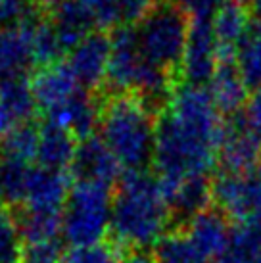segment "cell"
I'll return each instance as SVG.
<instances>
[{
	"label": "cell",
	"instance_id": "6da1fadb",
	"mask_svg": "<svg viewBox=\"0 0 261 263\" xmlns=\"http://www.w3.org/2000/svg\"><path fill=\"white\" fill-rule=\"evenodd\" d=\"M223 114L206 87H175L156 127L154 167L160 179L210 175L217 163Z\"/></svg>",
	"mask_w": 261,
	"mask_h": 263
},
{
	"label": "cell",
	"instance_id": "7a4b0ae2",
	"mask_svg": "<svg viewBox=\"0 0 261 263\" xmlns=\"http://www.w3.org/2000/svg\"><path fill=\"white\" fill-rule=\"evenodd\" d=\"M173 213L169 210L160 179L146 171H125L111 200L114 242L133 252L156 248L167 236Z\"/></svg>",
	"mask_w": 261,
	"mask_h": 263
},
{
	"label": "cell",
	"instance_id": "3957f363",
	"mask_svg": "<svg viewBox=\"0 0 261 263\" xmlns=\"http://www.w3.org/2000/svg\"><path fill=\"white\" fill-rule=\"evenodd\" d=\"M156 127L152 106L138 96L116 92L102 104L100 139L125 171H144L152 163Z\"/></svg>",
	"mask_w": 261,
	"mask_h": 263
},
{
	"label": "cell",
	"instance_id": "277c9868",
	"mask_svg": "<svg viewBox=\"0 0 261 263\" xmlns=\"http://www.w3.org/2000/svg\"><path fill=\"white\" fill-rule=\"evenodd\" d=\"M169 71L154 66L144 56L137 39L135 27L116 29L111 37L108 83L121 95H135L148 106L163 104L173 92V81Z\"/></svg>",
	"mask_w": 261,
	"mask_h": 263
},
{
	"label": "cell",
	"instance_id": "5b68a950",
	"mask_svg": "<svg viewBox=\"0 0 261 263\" xmlns=\"http://www.w3.org/2000/svg\"><path fill=\"white\" fill-rule=\"evenodd\" d=\"M111 200L109 186L75 181L62 210V238L69 246L104 240L111 227Z\"/></svg>",
	"mask_w": 261,
	"mask_h": 263
},
{
	"label": "cell",
	"instance_id": "8992f818",
	"mask_svg": "<svg viewBox=\"0 0 261 263\" xmlns=\"http://www.w3.org/2000/svg\"><path fill=\"white\" fill-rule=\"evenodd\" d=\"M137 39L154 66L175 73L181 69L189 43V15L177 4H158L137 23Z\"/></svg>",
	"mask_w": 261,
	"mask_h": 263
},
{
	"label": "cell",
	"instance_id": "52a82bcc",
	"mask_svg": "<svg viewBox=\"0 0 261 263\" xmlns=\"http://www.w3.org/2000/svg\"><path fill=\"white\" fill-rule=\"evenodd\" d=\"M213 202L238 225L261 223V163L248 173H221L213 181Z\"/></svg>",
	"mask_w": 261,
	"mask_h": 263
},
{
	"label": "cell",
	"instance_id": "ba28073f",
	"mask_svg": "<svg viewBox=\"0 0 261 263\" xmlns=\"http://www.w3.org/2000/svg\"><path fill=\"white\" fill-rule=\"evenodd\" d=\"M217 163L223 173H248L261 163V133L246 114H234L223 121Z\"/></svg>",
	"mask_w": 261,
	"mask_h": 263
},
{
	"label": "cell",
	"instance_id": "9c48e42d",
	"mask_svg": "<svg viewBox=\"0 0 261 263\" xmlns=\"http://www.w3.org/2000/svg\"><path fill=\"white\" fill-rule=\"evenodd\" d=\"M219 64H221V48L211 27V20L190 22L189 43L179 69L184 83L194 87L210 85Z\"/></svg>",
	"mask_w": 261,
	"mask_h": 263
},
{
	"label": "cell",
	"instance_id": "30bf717a",
	"mask_svg": "<svg viewBox=\"0 0 261 263\" xmlns=\"http://www.w3.org/2000/svg\"><path fill=\"white\" fill-rule=\"evenodd\" d=\"M111 39L100 31L90 33L67 52L65 67L85 90H96L108 81Z\"/></svg>",
	"mask_w": 261,
	"mask_h": 263
},
{
	"label": "cell",
	"instance_id": "8fae6325",
	"mask_svg": "<svg viewBox=\"0 0 261 263\" xmlns=\"http://www.w3.org/2000/svg\"><path fill=\"white\" fill-rule=\"evenodd\" d=\"M35 22L0 29V79L27 77L39 67L35 52Z\"/></svg>",
	"mask_w": 261,
	"mask_h": 263
},
{
	"label": "cell",
	"instance_id": "7c38bea8",
	"mask_svg": "<svg viewBox=\"0 0 261 263\" xmlns=\"http://www.w3.org/2000/svg\"><path fill=\"white\" fill-rule=\"evenodd\" d=\"M71 173L79 183H95L111 186L121 179V165L109 152L104 140L90 137L79 142L71 163Z\"/></svg>",
	"mask_w": 261,
	"mask_h": 263
},
{
	"label": "cell",
	"instance_id": "4fadbf2b",
	"mask_svg": "<svg viewBox=\"0 0 261 263\" xmlns=\"http://www.w3.org/2000/svg\"><path fill=\"white\" fill-rule=\"evenodd\" d=\"M69 190L71 184L64 171L36 165L31 169L29 183L23 198V210L36 213H62Z\"/></svg>",
	"mask_w": 261,
	"mask_h": 263
},
{
	"label": "cell",
	"instance_id": "5bb4252c",
	"mask_svg": "<svg viewBox=\"0 0 261 263\" xmlns=\"http://www.w3.org/2000/svg\"><path fill=\"white\" fill-rule=\"evenodd\" d=\"M167 205L179 219H192L208 210L213 202V183L210 175L182 177V179H160Z\"/></svg>",
	"mask_w": 261,
	"mask_h": 263
},
{
	"label": "cell",
	"instance_id": "9a60e30c",
	"mask_svg": "<svg viewBox=\"0 0 261 263\" xmlns=\"http://www.w3.org/2000/svg\"><path fill=\"white\" fill-rule=\"evenodd\" d=\"M31 87H33V95L36 100V108L43 111L44 117L52 116L54 111L64 108L65 104L71 102L75 96L85 90L75 81L65 64L43 67L35 79L31 81Z\"/></svg>",
	"mask_w": 261,
	"mask_h": 263
},
{
	"label": "cell",
	"instance_id": "2e32d148",
	"mask_svg": "<svg viewBox=\"0 0 261 263\" xmlns=\"http://www.w3.org/2000/svg\"><path fill=\"white\" fill-rule=\"evenodd\" d=\"M184 234L206 259H219L229 248L232 231L225 213L208 208L187 221Z\"/></svg>",
	"mask_w": 261,
	"mask_h": 263
},
{
	"label": "cell",
	"instance_id": "e0dca14e",
	"mask_svg": "<svg viewBox=\"0 0 261 263\" xmlns=\"http://www.w3.org/2000/svg\"><path fill=\"white\" fill-rule=\"evenodd\" d=\"M248 8L242 0H229L211 17V27L221 48V60H232L240 41L252 27Z\"/></svg>",
	"mask_w": 261,
	"mask_h": 263
},
{
	"label": "cell",
	"instance_id": "ac0fdd59",
	"mask_svg": "<svg viewBox=\"0 0 261 263\" xmlns=\"http://www.w3.org/2000/svg\"><path fill=\"white\" fill-rule=\"evenodd\" d=\"M79 146V140L65 129L44 121L43 127H39V146H36L35 161L41 167L54 169V171H65L71 167L75 152Z\"/></svg>",
	"mask_w": 261,
	"mask_h": 263
},
{
	"label": "cell",
	"instance_id": "d6986e66",
	"mask_svg": "<svg viewBox=\"0 0 261 263\" xmlns=\"http://www.w3.org/2000/svg\"><path fill=\"white\" fill-rule=\"evenodd\" d=\"M48 22L65 54L90 33H95V25L77 0H60L58 4H54Z\"/></svg>",
	"mask_w": 261,
	"mask_h": 263
},
{
	"label": "cell",
	"instance_id": "ffe728a7",
	"mask_svg": "<svg viewBox=\"0 0 261 263\" xmlns=\"http://www.w3.org/2000/svg\"><path fill=\"white\" fill-rule=\"evenodd\" d=\"M213 102L217 104L221 114H240V108L248 104V85L240 77L234 60H221L217 71L208 85Z\"/></svg>",
	"mask_w": 261,
	"mask_h": 263
},
{
	"label": "cell",
	"instance_id": "44dd1931",
	"mask_svg": "<svg viewBox=\"0 0 261 263\" xmlns=\"http://www.w3.org/2000/svg\"><path fill=\"white\" fill-rule=\"evenodd\" d=\"M31 169L33 167L29 161H23L10 154L0 152V204H23Z\"/></svg>",
	"mask_w": 261,
	"mask_h": 263
},
{
	"label": "cell",
	"instance_id": "7402d4cb",
	"mask_svg": "<svg viewBox=\"0 0 261 263\" xmlns=\"http://www.w3.org/2000/svg\"><path fill=\"white\" fill-rule=\"evenodd\" d=\"M234 66L250 90L261 87V22L252 23L234 50Z\"/></svg>",
	"mask_w": 261,
	"mask_h": 263
},
{
	"label": "cell",
	"instance_id": "603a6c76",
	"mask_svg": "<svg viewBox=\"0 0 261 263\" xmlns=\"http://www.w3.org/2000/svg\"><path fill=\"white\" fill-rule=\"evenodd\" d=\"M17 223L25 246L58 244V238L62 236V213H36L23 210Z\"/></svg>",
	"mask_w": 261,
	"mask_h": 263
},
{
	"label": "cell",
	"instance_id": "cb8c5ba5",
	"mask_svg": "<svg viewBox=\"0 0 261 263\" xmlns=\"http://www.w3.org/2000/svg\"><path fill=\"white\" fill-rule=\"evenodd\" d=\"M0 100L4 102L17 123H29V119L39 110L33 87L27 77L0 79Z\"/></svg>",
	"mask_w": 261,
	"mask_h": 263
},
{
	"label": "cell",
	"instance_id": "d4e9b609",
	"mask_svg": "<svg viewBox=\"0 0 261 263\" xmlns=\"http://www.w3.org/2000/svg\"><path fill=\"white\" fill-rule=\"evenodd\" d=\"M156 263H208L184 233H169L154 250Z\"/></svg>",
	"mask_w": 261,
	"mask_h": 263
},
{
	"label": "cell",
	"instance_id": "484cf974",
	"mask_svg": "<svg viewBox=\"0 0 261 263\" xmlns=\"http://www.w3.org/2000/svg\"><path fill=\"white\" fill-rule=\"evenodd\" d=\"M23 252L20 223L6 208H0V263H22Z\"/></svg>",
	"mask_w": 261,
	"mask_h": 263
},
{
	"label": "cell",
	"instance_id": "4316f807",
	"mask_svg": "<svg viewBox=\"0 0 261 263\" xmlns=\"http://www.w3.org/2000/svg\"><path fill=\"white\" fill-rule=\"evenodd\" d=\"M39 146V127L31 123H20L0 144V152L10 154L23 161H33Z\"/></svg>",
	"mask_w": 261,
	"mask_h": 263
},
{
	"label": "cell",
	"instance_id": "83f0119b",
	"mask_svg": "<svg viewBox=\"0 0 261 263\" xmlns=\"http://www.w3.org/2000/svg\"><path fill=\"white\" fill-rule=\"evenodd\" d=\"M121 250L116 242H96L87 246H71L62 263H121Z\"/></svg>",
	"mask_w": 261,
	"mask_h": 263
},
{
	"label": "cell",
	"instance_id": "f1b7e54d",
	"mask_svg": "<svg viewBox=\"0 0 261 263\" xmlns=\"http://www.w3.org/2000/svg\"><path fill=\"white\" fill-rule=\"evenodd\" d=\"M85 8L95 29H111L121 20L119 0H77Z\"/></svg>",
	"mask_w": 261,
	"mask_h": 263
},
{
	"label": "cell",
	"instance_id": "f546056e",
	"mask_svg": "<svg viewBox=\"0 0 261 263\" xmlns=\"http://www.w3.org/2000/svg\"><path fill=\"white\" fill-rule=\"evenodd\" d=\"M225 2L229 0H175V4L194 20H211Z\"/></svg>",
	"mask_w": 261,
	"mask_h": 263
},
{
	"label": "cell",
	"instance_id": "4dcf8cb0",
	"mask_svg": "<svg viewBox=\"0 0 261 263\" xmlns=\"http://www.w3.org/2000/svg\"><path fill=\"white\" fill-rule=\"evenodd\" d=\"M58 244H41V246H25L22 263H62Z\"/></svg>",
	"mask_w": 261,
	"mask_h": 263
},
{
	"label": "cell",
	"instance_id": "1f68e13d",
	"mask_svg": "<svg viewBox=\"0 0 261 263\" xmlns=\"http://www.w3.org/2000/svg\"><path fill=\"white\" fill-rule=\"evenodd\" d=\"M158 0H119L121 20L127 23H138L152 8H156Z\"/></svg>",
	"mask_w": 261,
	"mask_h": 263
},
{
	"label": "cell",
	"instance_id": "d6a6232c",
	"mask_svg": "<svg viewBox=\"0 0 261 263\" xmlns=\"http://www.w3.org/2000/svg\"><path fill=\"white\" fill-rule=\"evenodd\" d=\"M244 114H246V117L250 119V123L261 133V87L257 88V90H254V95L250 96Z\"/></svg>",
	"mask_w": 261,
	"mask_h": 263
},
{
	"label": "cell",
	"instance_id": "836d02e7",
	"mask_svg": "<svg viewBox=\"0 0 261 263\" xmlns=\"http://www.w3.org/2000/svg\"><path fill=\"white\" fill-rule=\"evenodd\" d=\"M15 125H20V123L15 121L14 116L10 114V110H8L6 106H4V102L0 100V144H2V140L6 139L10 133L14 131Z\"/></svg>",
	"mask_w": 261,
	"mask_h": 263
},
{
	"label": "cell",
	"instance_id": "e575fe53",
	"mask_svg": "<svg viewBox=\"0 0 261 263\" xmlns=\"http://www.w3.org/2000/svg\"><path fill=\"white\" fill-rule=\"evenodd\" d=\"M121 263H156V259H154V256L146 254V252H129L121 259Z\"/></svg>",
	"mask_w": 261,
	"mask_h": 263
},
{
	"label": "cell",
	"instance_id": "d590c367",
	"mask_svg": "<svg viewBox=\"0 0 261 263\" xmlns=\"http://www.w3.org/2000/svg\"><path fill=\"white\" fill-rule=\"evenodd\" d=\"M255 12H257V17L261 22V0H255Z\"/></svg>",
	"mask_w": 261,
	"mask_h": 263
},
{
	"label": "cell",
	"instance_id": "8d00e7d4",
	"mask_svg": "<svg viewBox=\"0 0 261 263\" xmlns=\"http://www.w3.org/2000/svg\"><path fill=\"white\" fill-rule=\"evenodd\" d=\"M36 2H44V4H50V6H54V4H58L60 0H36Z\"/></svg>",
	"mask_w": 261,
	"mask_h": 263
},
{
	"label": "cell",
	"instance_id": "74e56055",
	"mask_svg": "<svg viewBox=\"0 0 261 263\" xmlns=\"http://www.w3.org/2000/svg\"><path fill=\"white\" fill-rule=\"evenodd\" d=\"M242 2H244V0H242Z\"/></svg>",
	"mask_w": 261,
	"mask_h": 263
}]
</instances>
